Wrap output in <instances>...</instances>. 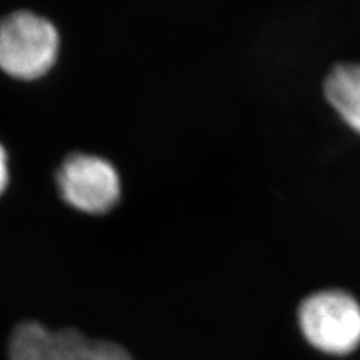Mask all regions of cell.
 I'll use <instances>...</instances> for the list:
<instances>
[{"instance_id": "1", "label": "cell", "mask_w": 360, "mask_h": 360, "mask_svg": "<svg viewBox=\"0 0 360 360\" xmlns=\"http://www.w3.org/2000/svg\"><path fill=\"white\" fill-rule=\"evenodd\" d=\"M59 33L49 20L18 11L0 21V70L18 80L47 74L58 59Z\"/></svg>"}, {"instance_id": "2", "label": "cell", "mask_w": 360, "mask_h": 360, "mask_svg": "<svg viewBox=\"0 0 360 360\" xmlns=\"http://www.w3.org/2000/svg\"><path fill=\"white\" fill-rule=\"evenodd\" d=\"M300 329L308 342L329 354H347L360 344V305L340 290L320 291L302 302Z\"/></svg>"}, {"instance_id": "3", "label": "cell", "mask_w": 360, "mask_h": 360, "mask_svg": "<svg viewBox=\"0 0 360 360\" xmlns=\"http://www.w3.org/2000/svg\"><path fill=\"white\" fill-rule=\"evenodd\" d=\"M9 354L11 360H132L115 342L94 341L74 329L49 330L35 321L14 330Z\"/></svg>"}, {"instance_id": "4", "label": "cell", "mask_w": 360, "mask_h": 360, "mask_svg": "<svg viewBox=\"0 0 360 360\" xmlns=\"http://www.w3.org/2000/svg\"><path fill=\"white\" fill-rule=\"evenodd\" d=\"M58 184L68 205L86 213H105L120 197V177L107 160L71 155L62 164Z\"/></svg>"}, {"instance_id": "5", "label": "cell", "mask_w": 360, "mask_h": 360, "mask_svg": "<svg viewBox=\"0 0 360 360\" xmlns=\"http://www.w3.org/2000/svg\"><path fill=\"white\" fill-rule=\"evenodd\" d=\"M324 95L345 125L360 135V63L335 66L324 82Z\"/></svg>"}, {"instance_id": "6", "label": "cell", "mask_w": 360, "mask_h": 360, "mask_svg": "<svg viewBox=\"0 0 360 360\" xmlns=\"http://www.w3.org/2000/svg\"><path fill=\"white\" fill-rule=\"evenodd\" d=\"M9 180V172H8V155L4 149V146L0 144V195L4 194V191L8 185Z\"/></svg>"}]
</instances>
